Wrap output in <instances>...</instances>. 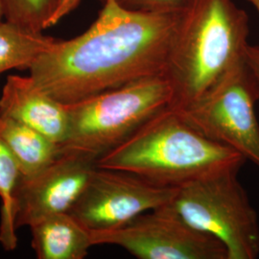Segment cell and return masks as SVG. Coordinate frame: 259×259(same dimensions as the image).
<instances>
[{
    "instance_id": "6da1fadb",
    "label": "cell",
    "mask_w": 259,
    "mask_h": 259,
    "mask_svg": "<svg viewBox=\"0 0 259 259\" xmlns=\"http://www.w3.org/2000/svg\"><path fill=\"white\" fill-rule=\"evenodd\" d=\"M103 1L99 17L84 33L56 39L29 68L37 87L65 105L165 73L184 9L144 13Z\"/></svg>"
},
{
    "instance_id": "7a4b0ae2",
    "label": "cell",
    "mask_w": 259,
    "mask_h": 259,
    "mask_svg": "<svg viewBox=\"0 0 259 259\" xmlns=\"http://www.w3.org/2000/svg\"><path fill=\"white\" fill-rule=\"evenodd\" d=\"M249 18L232 0H190L183 11L164 76L183 110L245 59Z\"/></svg>"
},
{
    "instance_id": "3957f363",
    "label": "cell",
    "mask_w": 259,
    "mask_h": 259,
    "mask_svg": "<svg viewBox=\"0 0 259 259\" xmlns=\"http://www.w3.org/2000/svg\"><path fill=\"white\" fill-rule=\"evenodd\" d=\"M245 161L239 153L208 139L168 107L99 157L96 164L179 188L228 168H241Z\"/></svg>"
},
{
    "instance_id": "277c9868",
    "label": "cell",
    "mask_w": 259,
    "mask_h": 259,
    "mask_svg": "<svg viewBox=\"0 0 259 259\" xmlns=\"http://www.w3.org/2000/svg\"><path fill=\"white\" fill-rule=\"evenodd\" d=\"M172 100L169 81L157 75L67 104L68 133L59 146L60 154L77 153L98 159L170 107Z\"/></svg>"
},
{
    "instance_id": "5b68a950",
    "label": "cell",
    "mask_w": 259,
    "mask_h": 259,
    "mask_svg": "<svg viewBox=\"0 0 259 259\" xmlns=\"http://www.w3.org/2000/svg\"><path fill=\"white\" fill-rule=\"evenodd\" d=\"M233 167L179 187L165 205L185 223L224 245L228 259L259 255V223L255 209Z\"/></svg>"
},
{
    "instance_id": "8992f818",
    "label": "cell",
    "mask_w": 259,
    "mask_h": 259,
    "mask_svg": "<svg viewBox=\"0 0 259 259\" xmlns=\"http://www.w3.org/2000/svg\"><path fill=\"white\" fill-rule=\"evenodd\" d=\"M257 101V87L244 59L198 101L174 110L205 137L259 167V123L254 110Z\"/></svg>"
},
{
    "instance_id": "52a82bcc",
    "label": "cell",
    "mask_w": 259,
    "mask_h": 259,
    "mask_svg": "<svg viewBox=\"0 0 259 259\" xmlns=\"http://www.w3.org/2000/svg\"><path fill=\"white\" fill-rule=\"evenodd\" d=\"M93 245H115L139 259H228L220 241L166 206L140 214L116 230L92 232Z\"/></svg>"
},
{
    "instance_id": "ba28073f",
    "label": "cell",
    "mask_w": 259,
    "mask_h": 259,
    "mask_svg": "<svg viewBox=\"0 0 259 259\" xmlns=\"http://www.w3.org/2000/svg\"><path fill=\"white\" fill-rule=\"evenodd\" d=\"M179 188L154 185L125 171L96 166L69 211L92 232L116 230L169 204Z\"/></svg>"
},
{
    "instance_id": "9c48e42d",
    "label": "cell",
    "mask_w": 259,
    "mask_h": 259,
    "mask_svg": "<svg viewBox=\"0 0 259 259\" xmlns=\"http://www.w3.org/2000/svg\"><path fill=\"white\" fill-rule=\"evenodd\" d=\"M95 157L63 153L35 176H20L17 186L16 226L32 225L59 213L69 212L96 168Z\"/></svg>"
},
{
    "instance_id": "30bf717a",
    "label": "cell",
    "mask_w": 259,
    "mask_h": 259,
    "mask_svg": "<svg viewBox=\"0 0 259 259\" xmlns=\"http://www.w3.org/2000/svg\"><path fill=\"white\" fill-rule=\"evenodd\" d=\"M0 116L37 130L59 146L68 133V110L37 87L29 75H9L0 96Z\"/></svg>"
},
{
    "instance_id": "8fae6325",
    "label": "cell",
    "mask_w": 259,
    "mask_h": 259,
    "mask_svg": "<svg viewBox=\"0 0 259 259\" xmlns=\"http://www.w3.org/2000/svg\"><path fill=\"white\" fill-rule=\"evenodd\" d=\"M30 231L38 259H83L94 246L92 231L69 212L47 217Z\"/></svg>"
},
{
    "instance_id": "7c38bea8",
    "label": "cell",
    "mask_w": 259,
    "mask_h": 259,
    "mask_svg": "<svg viewBox=\"0 0 259 259\" xmlns=\"http://www.w3.org/2000/svg\"><path fill=\"white\" fill-rule=\"evenodd\" d=\"M0 142L9 151L20 176L30 178L41 172L60 156L59 145L37 130L0 116Z\"/></svg>"
},
{
    "instance_id": "4fadbf2b",
    "label": "cell",
    "mask_w": 259,
    "mask_h": 259,
    "mask_svg": "<svg viewBox=\"0 0 259 259\" xmlns=\"http://www.w3.org/2000/svg\"><path fill=\"white\" fill-rule=\"evenodd\" d=\"M56 38L21 27L8 20L0 21V74L11 69L29 70Z\"/></svg>"
},
{
    "instance_id": "5bb4252c",
    "label": "cell",
    "mask_w": 259,
    "mask_h": 259,
    "mask_svg": "<svg viewBox=\"0 0 259 259\" xmlns=\"http://www.w3.org/2000/svg\"><path fill=\"white\" fill-rule=\"evenodd\" d=\"M19 178L20 172L14 157L0 142V244L7 251L18 246L16 204Z\"/></svg>"
},
{
    "instance_id": "9a60e30c",
    "label": "cell",
    "mask_w": 259,
    "mask_h": 259,
    "mask_svg": "<svg viewBox=\"0 0 259 259\" xmlns=\"http://www.w3.org/2000/svg\"><path fill=\"white\" fill-rule=\"evenodd\" d=\"M65 0H2L6 20L42 33L61 20Z\"/></svg>"
},
{
    "instance_id": "2e32d148",
    "label": "cell",
    "mask_w": 259,
    "mask_h": 259,
    "mask_svg": "<svg viewBox=\"0 0 259 259\" xmlns=\"http://www.w3.org/2000/svg\"><path fill=\"white\" fill-rule=\"evenodd\" d=\"M126 9L144 13H166L183 10L190 0H115Z\"/></svg>"
},
{
    "instance_id": "e0dca14e",
    "label": "cell",
    "mask_w": 259,
    "mask_h": 259,
    "mask_svg": "<svg viewBox=\"0 0 259 259\" xmlns=\"http://www.w3.org/2000/svg\"><path fill=\"white\" fill-rule=\"evenodd\" d=\"M245 63L256 83L259 101V46L248 45L245 50Z\"/></svg>"
},
{
    "instance_id": "ac0fdd59",
    "label": "cell",
    "mask_w": 259,
    "mask_h": 259,
    "mask_svg": "<svg viewBox=\"0 0 259 259\" xmlns=\"http://www.w3.org/2000/svg\"><path fill=\"white\" fill-rule=\"evenodd\" d=\"M80 1L81 0H65L64 4H63V7H62V10H61V17H62V19L66 15H68L71 11H73L78 6Z\"/></svg>"
},
{
    "instance_id": "d6986e66",
    "label": "cell",
    "mask_w": 259,
    "mask_h": 259,
    "mask_svg": "<svg viewBox=\"0 0 259 259\" xmlns=\"http://www.w3.org/2000/svg\"><path fill=\"white\" fill-rule=\"evenodd\" d=\"M259 13V0H247Z\"/></svg>"
},
{
    "instance_id": "ffe728a7",
    "label": "cell",
    "mask_w": 259,
    "mask_h": 259,
    "mask_svg": "<svg viewBox=\"0 0 259 259\" xmlns=\"http://www.w3.org/2000/svg\"><path fill=\"white\" fill-rule=\"evenodd\" d=\"M4 17V10H3V4H2V0H0V21L2 18Z\"/></svg>"
}]
</instances>
